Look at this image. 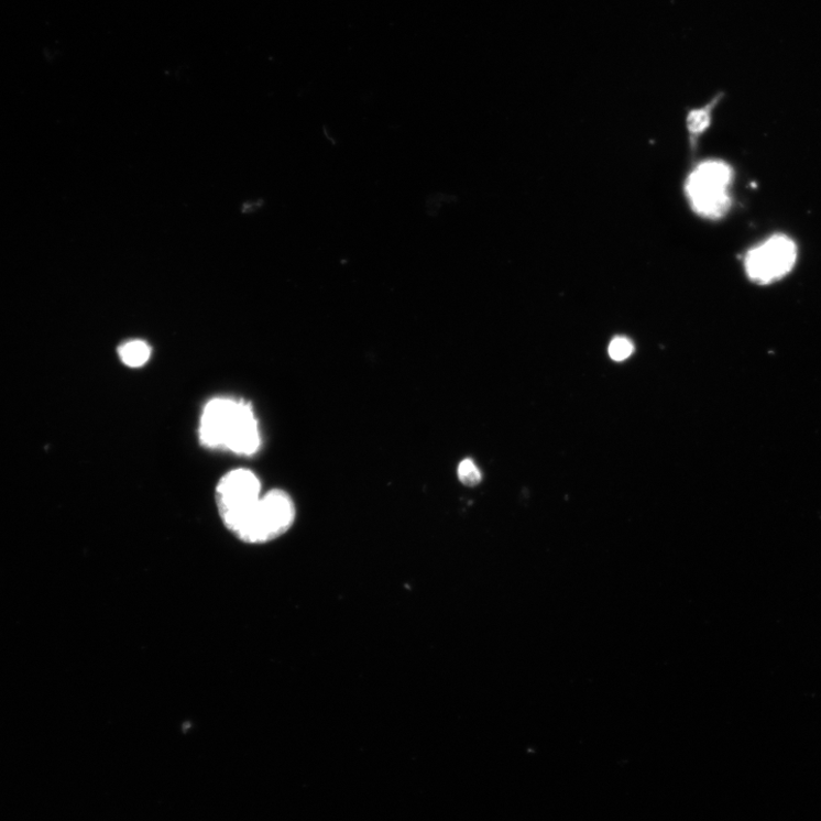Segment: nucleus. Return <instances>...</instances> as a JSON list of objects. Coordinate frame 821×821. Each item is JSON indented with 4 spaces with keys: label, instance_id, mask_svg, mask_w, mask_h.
I'll return each mask as SVG.
<instances>
[{
    "label": "nucleus",
    "instance_id": "f257e3e1",
    "mask_svg": "<svg viewBox=\"0 0 821 821\" xmlns=\"http://www.w3.org/2000/svg\"><path fill=\"white\" fill-rule=\"evenodd\" d=\"M199 438L205 448L239 456L255 455L262 445L254 408L243 399L229 397L214 398L206 404Z\"/></svg>",
    "mask_w": 821,
    "mask_h": 821
},
{
    "label": "nucleus",
    "instance_id": "7ed1b4c3",
    "mask_svg": "<svg viewBox=\"0 0 821 821\" xmlns=\"http://www.w3.org/2000/svg\"><path fill=\"white\" fill-rule=\"evenodd\" d=\"M295 516L292 496L282 490H272L261 496L229 529L245 544L262 545L286 533L293 526Z\"/></svg>",
    "mask_w": 821,
    "mask_h": 821
},
{
    "label": "nucleus",
    "instance_id": "1a4fd4ad",
    "mask_svg": "<svg viewBox=\"0 0 821 821\" xmlns=\"http://www.w3.org/2000/svg\"><path fill=\"white\" fill-rule=\"evenodd\" d=\"M634 350L635 347L631 340L617 337L611 342L609 353L612 360L622 362L633 355Z\"/></svg>",
    "mask_w": 821,
    "mask_h": 821
},
{
    "label": "nucleus",
    "instance_id": "0eeeda50",
    "mask_svg": "<svg viewBox=\"0 0 821 821\" xmlns=\"http://www.w3.org/2000/svg\"><path fill=\"white\" fill-rule=\"evenodd\" d=\"M719 101L720 97H716L707 106L689 111L687 116V129L692 140L700 139L710 128L712 112Z\"/></svg>",
    "mask_w": 821,
    "mask_h": 821
},
{
    "label": "nucleus",
    "instance_id": "20e7f679",
    "mask_svg": "<svg viewBox=\"0 0 821 821\" xmlns=\"http://www.w3.org/2000/svg\"><path fill=\"white\" fill-rule=\"evenodd\" d=\"M798 261V245L776 234L752 248L744 260L747 277L756 284H771L791 273Z\"/></svg>",
    "mask_w": 821,
    "mask_h": 821
},
{
    "label": "nucleus",
    "instance_id": "6e6552de",
    "mask_svg": "<svg viewBox=\"0 0 821 821\" xmlns=\"http://www.w3.org/2000/svg\"><path fill=\"white\" fill-rule=\"evenodd\" d=\"M458 477L467 486H475L482 481V472L471 459H466L459 464Z\"/></svg>",
    "mask_w": 821,
    "mask_h": 821
},
{
    "label": "nucleus",
    "instance_id": "39448f33",
    "mask_svg": "<svg viewBox=\"0 0 821 821\" xmlns=\"http://www.w3.org/2000/svg\"><path fill=\"white\" fill-rule=\"evenodd\" d=\"M262 485L254 472L236 469L216 488L218 512L229 528L261 499Z\"/></svg>",
    "mask_w": 821,
    "mask_h": 821
},
{
    "label": "nucleus",
    "instance_id": "423d86ee",
    "mask_svg": "<svg viewBox=\"0 0 821 821\" xmlns=\"http://www.w3.org/2000/svg\"><path fill=\"white\" fill-rule=\"evenodd\" d=\"M121 362L130 368H141L151 358V347L143 340H131L118 349Z\"/></svg>",
    "mask_w": 821,
    "mask_h": 821
},
{
    "label": "nucleus",
    "instance_id": "f03ea898",
    "mask_svg": "<svg viewBox=\"0 0 821 821\" xmlns=\"http://www.w3.org/2000/svg\"><path fill=\"white\" fill-rule=\"evenodd\" d=\"M733 182L734 171L723 161L708 160L694 166L685 183L691 210L703 219L723 218L732 207Z\"/></svg>",
    "mask_w": 821,
    "mask_h": 821
}]
</instances>
